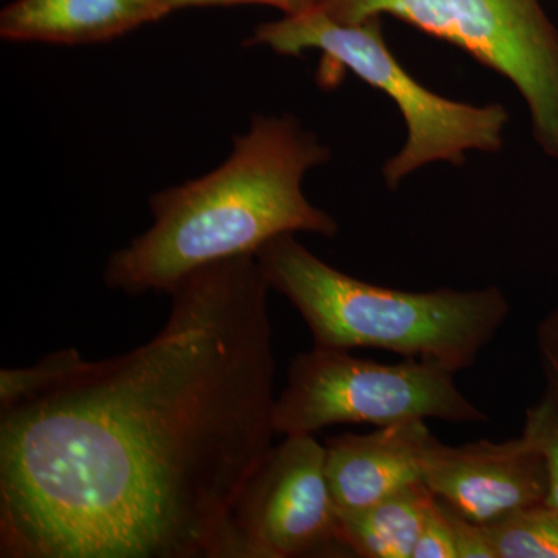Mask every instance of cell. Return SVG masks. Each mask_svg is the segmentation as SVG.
<instances>
[{
    "label": "cell",
    "instance_id": "15",
    "mask_svg": "<svg viewBox=\"0 0 558 558\" xmlns=\"http://www.w3.org/2000/svg\"><path fill=\"white\" fill-rule=\"evenodd\" d=\"M413 558H458L450 521L435 495L425 510Z\"/></svg>",
    "mask_w": 558,
    "mask_h": 558
},
{
    "label": "cell",
    "instance_id": "7",
    "mask_svg": "<svg viewBox=\"0 0 558 558\" xmlns=\"http://www.w3.org/2000/svg\"><path fill=\"white\" fill-rule=\"evenodd\" d=\"M352 557L315 435L271 446L230 515L229 558Z\"/></svg>",
    "mask_w": 558,
    "mask_h": 558
},
{
    "label": "cell",
    "instance_id": "4",
    "mask_svg": "<svg viewBox=\"0 0 558 558\" xmlns=\"http://www.w3.org/2000/svg\"><path fill=\"white\" fill-rule=\"evenodd\" d=\"M244 46L267 47L282 57L304 51L323 54L319 78H337L343 70L395 101L405 123V142L381 168L389 190L414 172L447 161L462 167L469 153L497 154L505 146L508 109L499 102L472 105L442 97L422 86L389 50L381 17L347 24L317 9L264 22Z\"/></svg>",
    "mask_w": 558,
    "mask_h": 558
},
{
    "label": "cell",
    "instance_id": "5",
    "mask_svg": "<svg viewBox=\"0 0 558 558\" xmlns=\"http://www.w3.org/2000/svg\"><path fill=\"white\" fill-rule=\"evenodd\" d=\"M347 24L392 16L453 44L513 84L538 148L558 160V31L539 0H325Z\"/></svg>",
    "mask_w": 558,
    "mask_h": 558
},
{
    "label": "cell",
    "instance_id": "13",
    "mask_svg": "<svg viewBox=\"0 0 558 558\" xmlns=\"http://www.w3.org/2000/svg\"><path fill=\"white\" fill-rule=\"evenodd\" d=\"M83 355L69 348L51 352L28 368H3L0 371V409L32 398L80 365Z\"/></svg>",
    "mask_w": 558,
    "mask_h": 558
},
{
    "label": "cell",
    "instance_id": "11",
    "mask_svg": "<svg viewBox=\"0 0 558 558\" xmlns=\"http://www.w3.org/2000/svg\"><path fill=\"white\" fill-rule=\"evenodd\" d=\"M432 498L417 483L368 508L339 510L341 537L352 557L413 558Z\"/></svg>",
    "mask_w": 558,
    "mask_h": 558
},
{
    "label": "cell",
    "instance_id": "12",
    "mask_svg": "<svg viewBox=\"0 0 558 558\" xmlns=\"http://www.w3.org/2000/svg\"><path fill=\"white\" fill-rule=\"evenodd\" d=\"M483 526L495 558H558V512L545 502Z\"/></svg>",
    "mask_w": 558,
    "mask_h": 558
},
{
    "label": "cell",
    "instance_id": "6",
    "mask_svg": "<svg viewBox=\"0 0 558 558\" xmlns=\"http://www.w3.org/2000/svg\"><path fill=\"white\" fill-rule=\"evenodd\" d=\"M414 418L488 421L442 366L414 359L388 365L319 347L290 362L288 384L275 402V432L282 436L315 435L339 424L387 427Z\"/></svg>",
    "mask_w": 558,
    "mask_h": 558
},
{
    "label": "cell",
    "instance_id": "9",
    "mask_svg": "<svg viewBox=\"0 0 558 558\" xmlns=\"http://www.w3.org/2000/svg\"><path fill=\"white\" fill-rule=\"evenodd\" d=\"M432 436L424 418L326 439V476L339 510L368 508L422 483L421 451Z\"/></svg>",
    "mask_w": 558,
    "mask_h": 558
},
{
    "label": "cell",
    "instance_id": "18",
    "mask_svg": "<svg viewBox=\"0 0 558 558\" xmlns=\"http://www.w3.org/2000/svg\"><path fill=\"white\" fill-rule=\"evenodd\" d=\"M325 0H168L172 13L197 7L267 5L281 10L284 16L306 13L317 9Z\"/></svg>",
    "mask_w": 558,
    "mask_h": 558
},
{
    "label": "cell",
    "instance_id": "10",
    "mask_svg": "<svg viewBox=\"0 0 558 558\" xmlns=\"http://www.w3.org/2000/svg\"><path fill=\"white\" fill-rule=\"evenodd\" d=\"M168 0H13L0 13V36L11 43H108L163 20Z\"/></svg>",
    "mask_w": 558,
    "mask_h": 558
},
{
    "label": "cell",
    "instance_id": "1",
    "mask_svg": "<svg viewBox=\"0 0 558 558\" xmlns=\"http://www.w3.org/2000/svg\"><path fill=\"white\" fill-rule=\"evenodd\" d=\"M269 290L255 256L201 267L145 344L0 409V557L229 558L277 435Z\"/></svg>",
    "mask_w": 558,
    "mask_h": 558
},
{
    "label": "cell",
    "instance_id": "8",
    "mask_svg": "<svg viewBox=\"0 0 558 558\" xmlns=\"http://www.w3.org/2000/svg\"><path fill=\"white\" fill-rule=\"evenodd\" d=\"M421 476L439 501L478 524L545 502L548 492L545 461L523 436L453 447L432 435L421 451Z\"/></svg>",
    "mask_w": 558,
    "mask_h": 558
},
{
    "label": "cell",
    "instance_id": "3",
    "mask_svg": "<svg viewBox=\"0 0 558 558\" xmlns=\"http://www.w3.org/2000/svg\"><path fill=\"white\" fill-rule=\"evenodd\" d=\"M270 290L299 311L314 347L381 349L457 374L475 365L508 322L497 286L411 292L371 284L319 259L293 234L256 252Z\"/></svg>",
    "mask_w": 558,
    "mask_h": 558
},
{
    "label": "cell",
    "instance_id": "17",
    "mask_svg": "<svg viewBox=\"0 0 558 558\" xmlns=\"http://www.w3.org/2000/svg\"><path fill=\"white\" fill-rule=\"evenodd\" d=\"M537 349L546 377V392L558 403V304L539 322Z\"/></svg>",
    "mask_w": 558,
    "mask_h": 558
},
{
    "label": "cell",
    "instance_id": "14",
    "mask_svg": "<svg viewBox=\"0 0 558 558\" xmlns=\"http://www.w3.org/2000/svg\"><path fill=\"white\" fill-rule=\"evenodd\" d=\"M521 436L545 461L548 475L545 505L558 512V403L548 392L526 411Z\"/></svg>",
    "mask_w": 558,
    "mask_h": 558
},
{
    "label": "cell",
    "instance_id": "2",
    "mask_svg": "<svg viewBox=\"0 0 558 558\" xmlns=\"http://www.w3.org/2000/svg\"><path fill=\"white\" fill-rule=\"evenodd\" d=\"M329 160V146L296 117L253 116L216 170L150 197L153 226L110 255L106 286L170 295L194 270L255 256L281 234L336 236L339 222L303 191L307 172Z\"/></svg>",
    "mask_w": 558,
    "mask_h": 558
},
{
    "label": "cell",
    "instance_id": "16",
    "mask_svg": "<svg viewBox=\"0 0 558 558\" xmlns=\"http://www.w3.org/2000/svg\"><path fill=\"white\" fill-rule=\"evenodd\" d=\"M440 505H442L447 519L450 521L458 558H495L494 549L488 543L483 524L473 523L465 517L459 515L442 501H440Z\"/></svg>",
    "mask_w": 558,
    "mask_h": 558
}]
</instances>
